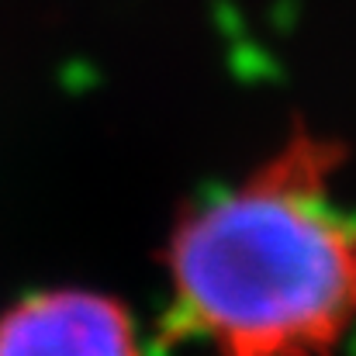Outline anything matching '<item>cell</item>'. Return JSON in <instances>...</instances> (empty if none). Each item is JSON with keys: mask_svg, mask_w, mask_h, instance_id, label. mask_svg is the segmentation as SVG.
<instances>
[{"mask_svg": "<svg viewBox=\"0 0 356 356\" xmlns=\"http://www.w3.org/2000/svg\"><path fill=\"white\" fill-rule=\"evenodd\" d=\"M170 277L180 318L222 356H322L356 318V225L298 145L191 211Z\"/></svg>", "mask_w": 356, "mask_h": 356, "instance_id": "cell-1", "label": "cell"}, {"mask_svg": "<svg viewBox=\"0 0 356 356\" xmlns=\"http://www.w3.org/2000/svg\"><path fill=\"white\" fill-rule=\"evenodd\" d=\"M0 356H138V339L118 301L49 291L0 318Z\"/></svg>", "mask_w": 356, "mask_h": 356, "instance_id": "cell-2", "label": "cell"}]
</instances>
